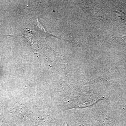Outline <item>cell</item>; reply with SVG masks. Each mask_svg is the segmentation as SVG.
Returning a JSON list of instances; mask_svg holds the SVG:
<instances>
[{
    "label": "cell",
    "mask_w": 126,
    "mask_h": 126,
    "mask_svg": "<svg viewBox=\"0 0 126 126\" xmlns=\"http://www.w3.org/2000/svg\"></svg>",
    "instance_id": "obj_2"
},
{
    "label": "cell",
    "mask_w": 126,
    "mask_h": 126,
    "mask_svg": "<svg viewBox=\"0 0 126 126\" xmlns=\"http://www.w3.org/2000/svg\"><path fill=\"white\" fill-rule=\"evenodd\" d=\"M112 37L118 43L123 45H126V36L118 35L116 36H112Z\"/></svg>",
    "instance_id": "obj_1"
}]
</instances>
